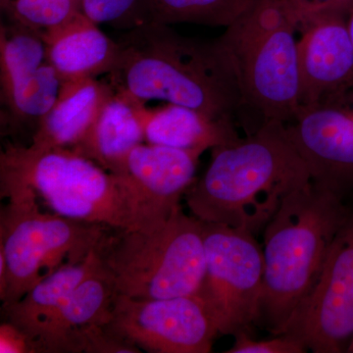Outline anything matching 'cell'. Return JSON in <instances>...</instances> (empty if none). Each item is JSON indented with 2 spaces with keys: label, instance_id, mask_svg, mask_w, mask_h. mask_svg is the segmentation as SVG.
<instances>
[{
  "label": "cell",
  "instance_id": "cell-1",
  "mask_svg": "<svg viewBox=\"0 0 353 353\" xmlns=\"http://www.w3.org/2000/svg\"><path fill=\"white\" fill-rule=\"evenodd\" d=\"M211 150L208 169L183 196L202 222L256 234L285 197L311 181L281 121H265L245 139Z\"/></svg>",
  "mask_w": 353,
  "mask_h": 353
},
{
  "label": "cell",
  "instance_id": "cell-2",
  "mask_svg": "<svg viewBox=\"0 0 353 353\" xmlns=\"http://www.w3.org/2000/svg\"><path fill=\"white\" fill-rule=\"evenodd\" d=\"M111 83L137 101H162L234 121L243 108L234 65L217 41L185 38L169 25L148 23L122 37Z\"/></svg>",
  "mask_w": 353,
  "mask_h": 353
},
{
  "label": "cell",
  "instance_id": "cell-3",
  "mask_svg": "<svg viewBox=\"0 0 353 353\" xmlns=\"http://www.w3.org/2000/svg\"><path fill=\"white\" fill-rule=\"evenodd\" d=\"M350 203L309 182L289 194L263 230L264 285L257 324L282 334L321 276Z\"/></svg>",
  "mask_w": 353,
  "mask_h": 353
},
{
  "label": "cell",
  "instance_id": "cell-4",
  "mask_svg": "<svg viewBox=\"0 0 353 353\" xmlns=\"http://www.w3.org/2000/svg\"><path fill=\"white\" fill-rule=\"evenodd\" d=\"M29 194L51 212L111 229L136 226L122 176L67 148L7 143L0 153V196Z\"/></svg>",
  "mask_w": 353,
  "mask_h": 353
},
{
  "label": "cell",
  "instance_id": "cell-5",
  "mask_svg": "<svg viewBox=\"0 0 353 353\" xmlns=\"http://www.w3.org/2000/svg\"><path fill=\"white\" fill-rule=\"evenodd\" d=\"M97 252L117 294L132 299L196 296L205 277L203 223L181 204L154 224L109 229Z\"/></svg>",
  "mask_w": 353,
  "mask_h": 353
},
{
  "label": "cell",
  "instance_id": "cell-6",
  "mask_svg": "<svg viewBox=\"0 0 353 353\" xmlns=\"http://www.w3.org/2000/svg\"><path fill=\"white\" fill-rule=\"evenodd\" d=\"M217 39L234 65L243 108L289 123L301 106L297 27L285 0H254Z\"/></svg>",
  "mask_w": 353,
  "mask_h": 353
},
{
  "label": "cell",
  "instance_id": "cell-7",
  "mask_svg": "<svg viewBox=\"0 0 353 353\" xmlns=\"http://www.w3.org/2000/svg\"><path fill=\"white\" fill-rule=\"evenodd\" d=\"M6 199L0 210V252L8 268L2 304L19 301L62 267L83 261L111 229L46 212L29 194Z\"/></svg>",
  "mask_w": 353,
  "mask_h": 353
},
{
  "label": "cell",
  "instance_id": "cell-8",
  "mask_svg": "<svg viewBox=\"0 0 353 353\" xmlns=\"http://www.w3.org/2000/svg\"><path fill=\"white\" fill-rule=\"evenodd\" d=\"M202 223L206 273L197 296L221 334L250 332L259 323L263 296V246L248 230Z\"/></svg>",
  "mask_w": 353,
  "mask_h": 353
},
{
  "label": "cell",
  "instance_id": "cell-9",
  "mask_svg": "<svg viewBox=\"0 0 353 353\" xmlns=\"http://www.w3.org/2000/svg\"><path fill=\"white\" fill-rule=\"evenodd\" d=\"M105 326L152 353H209L220 334L208 306L197 294L153 299L117 294Z\"/></svg>",
  "mask_w": 353,
  "mask_h": 353
},
{
  "label": "cell",
  "instance_id": "cell-10",
  "mask_svg": "<svg viewBox=\"0 0 353 353\" xmlns=\"http://www.w3.org/2000/svg\"><path fill=\"white\" fill-rule=\"evenodd\" d=\"M321 276L283 334L314 353L347 352L353 334V196Z\"/></svg>",
  "mask_w": 353,
  "mask_h": 353
},
{
  "label": "cell",
  "instance_id": "cell-11",
  "mask_svg": "<svg viewBox=\"0 0 353 353\" xmlns=\"http://www.w3.org/2000/svg\"><path fill=\"white\" fill-rule=\"evenodd\" d=\"M0 85L9 132L32 130L57 101L62 81L46 57L43 32L9 22L0 29Z\"/></svg>",
  "mask_w": 353,
  "mask_h": 353
},
{
  "label": "cell",
  "instance_id": "cell-12",
  "mask_svg": "<svg viewBox=\"0 0 353 353\" xmlns=\"http://www.w3.org/2000/svg\"><path fill=\"white\" fill-rule=\"evenodd\" d=\"M285 131L311 182L347 201L353 196V88L299 106Z\"/></svg>",
  "mask_w": 353,
  "mask_h": 353
},
{
  "label": "cell",
  "instance_id": "cell-13",
  "mask_svg": "<svg viewBox=\"0 0 353 353\" xmlns=\"http://www.w3.org/2000/svg\"><path fill=\"white\" fill-rule=\"evenodd\" d=\"M202 153L143 143L128 155L120 176L134 197L136 226L166 219L196 181Z\"/></svg>",
  "mask_w": 353,
  "mask_h": 353
},
{
  "label": "cell",
  "instance_id": "cell-14",
  "mask_svg": "<svg viewBox=\"0 0 353 353\" xmlns=\"http://www.w3.org/2000/svg\"><path fill=\"white\" fill-rule=\"evenodd\" d=\"M297 32L301 106L352 90L353 39L347 14L309 21Z\"/></svg>",
  "mask_w": 353,
  "mask_h": 353
},
{
  "label": "cell",
  "instance_id": "cell-15",
  "mask_svg": "<svg viewBox=\"0 0 353 353\" xmlns=\"http://www.w3.org/2000/svg\"><path fill=\"white\" fill-rule=\"evenodd\" d=\"M116 296L112 279L101 263L34 332L39 352L78 353L79 333L94 325L108 324Z\"/></svg>",
  "mask_w": 353,
  "mask_h": 353
},
{
  "label": "cell",
  "instance_id": "cell-16",
  "mask_svg": "<svg viewBox=\"0 0 353 353\" xmlns=\"http://www.w3.org/2000/svg\"><path fill=\"white\" fill-rule=\"evenodd\" d=\"M46 57L62 83L113 74L120 64L122 48L79 12L64 25L44 32Z\"/></svg>",
  "mask_w": 353,
  "mask_h": 353
},
{
  "label": "cell",
  "instance_id": "cell-17",
  "mask_svg": "<svg viewBox=\"0 0 353 353\" xmlns=\"http://www.w3.org/2000/svg\"><path fill=\"white\" fill-rule=\"evenodd\" d=\"M145 105L114 87L85 138L71 150L120 176L129 153L145 143L141 120Z\"/></svg>",
  "mask_w": 353,
  "mask_h": 353
},
{
  "label": "cell",
  "instance_id": "cell-18",
  "mask_svg": "<svg viewBox=\"0 0 353 353\" xmlns=\"http://www.w3.org/2000/svg\"><path fill=\"white\" fill-rule=\"evenodd\" d=\"M113 90L112 83L97 78L65 81L57 101L32 137V145L73 150L85 138Z\"/></svg>",
  "mask_w": 353,
  "mask_h": 353
},
{
  "label": "cell",
  "instance_id": "cell-19",
  "mask_svg": "<svg viewBox=\"0 0 353 353\" xmlns=\"http://www.w3.org/2000/svg\"><path fill=\"white\" fill-rule=\"evenodd\" d=\"M145 143L203 154L240 139L234 121L216 119L178 104L141 109Z\"/></svg>",
  "mask_w": 353,
  "mask_h": 353
},
{
  "label": "cell",
  "instance_id": "cell-20",
  "mask_svg": "<svg viewBox=\"0 0 353 353\" xmlns=\"http://www.w3.org/2000/svg\"><path fill=\"white\" fill-rule=\"evenodd\" d=\"M101 263L97 248L80 262L67 265L34 285L19 301L2 304V320L31 334L54 313L78 285Z\"/></svg>",
  "mask_w": 353,
  "mask_h": 353
},
{
  "label": "cell",
  "instance_id": "cell-21",
  "mask_svg": "<svg viewBox=\"0 0 353 353\" xmlns=\"http://www.w3.org/2000/svg\"><path fill=\"white\" fill-rule=\"evenodd\" d=\"M254 0H150V23L225 27L233 24Z\"/></svg>",
  "mask_w": 353,
  "mask_h": 353
},
{
  "label": "cell",
  "instance_id": "cell-22",
  "mask_svg": "<svg viewBox=\"0 0 353 353\" xmlns=\"http://www.w3.org/2000/svg\"><path fill=\"white\" fill-rule=\"evenodd\" d=\"M0 4L9 22L43 34L64 25L80 12L79 0H6Z\"/></svg>",
  "mask_w": 353,
  "mask_h": 353
},
{
  "label": "cell",
  "instance_id": "cell-23",
  "mask_svg": "<svg viewBox=\"0 0 353 353\" xmlns=\"http://www.w3.org/2000/svg\"><path fill=\"white\" fill-rule=\"evenodd\" d=\"M79 9L99 26L132 30L150 23V0H79Z\"/></svg>",
  "mask_w": 353,
  "mask_h": 353
},
{
  "label": "cell",
  "instance_id": "cell-24",
  "mask_svg": "<svg viewBox=\"0 0 353 353\" xmlns=\"http://www.w3.org/2000/svg\"><path fill=\"white\" fill-rule=\"evenodd\" d=\"M78 353H141L132 343L112 333L105 325L88 327L77 336Z\"/></svg>",
  "mask_w": 353,
  "mask_h": 353
},
{
  "label": "cell",
  "instance_id": "cell-25",
  "mask_svg": "<svg viewBox=\"0 0 353 353\" xmlns=\"http://www.w3.org/2000/svg\"><path fill=\"white\" fill-rule=\"evenodd\" d=\"M233 347L227 353H303L307 347L301 341L289 334H277L267 340H254L250 332L234 334Z\"/></svg>",
  "mask_w": 353,
  "mask_h": 353
},
{
  "label": "cell",
  "instance_id": "cell-26",
  "mask_svg": "<svg viewBox=\"0 0 353 353\" xmlns=\"http://www.w3.org/2000/svg\"><path fill=\"white\" fill-rule=\"evenodd\" d=\"M297 29L309 21L331 14H347L353 0H285Z\"/></svg>",
  "mask_w": 353,
  "mask_h": 353
},
{
  "label": "cell",
  "instance_id": "cell-27",
  "mask_svg": "<svg viewBox=\"0 0 353 353\" xmlns=\"http://www.w3.org/2000/svg\"><path fill=\"white\" fill-rule=\"evenodd\" d=\"M0 353H41L31 334L13 323L2 320L0 324Z\"/></svg>",
  "mask_w": 353,
  "mask_h": 353
},
{
  "label": "cell",
  "instance_id": "cell-28",
  "mask_svg": "<svg viewBox=\"0 0 353 353\" xmlns=\"http://www.w3.org/2000/svg\"><path fill=\"white\" fill-rule=\"evenodd\" d=\"M347 24L350 28V34H352L353 39V4L350 7V11L347 13Z\"/></svg>",
  "mask_w": 353,
  "mask_h": 353
},
{
  "label": "cell",
  "instance_id": "cell-29",
  "mask_svg": "<svg viewBox=\"0 0 353 353\" xmlns=\"http://www.w3.org/2000/svg\"><path fill=\"white\" fill-rule=\"evenodd\" d=\"M347 352L353 353V334L352 336V340H350V345H348V347L347 348Z\"/></svg>",
  "mask_w": 353,
  "mask_h": 353
}]
</instances>
